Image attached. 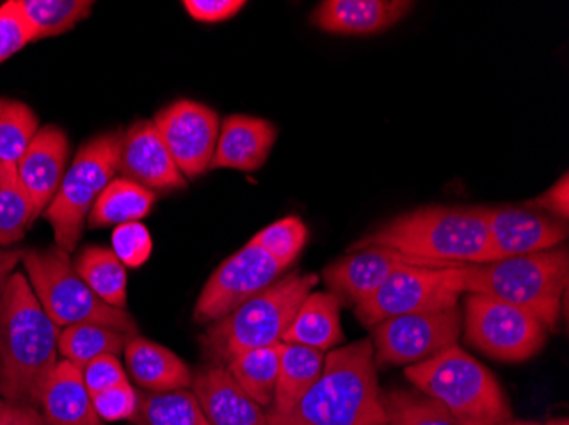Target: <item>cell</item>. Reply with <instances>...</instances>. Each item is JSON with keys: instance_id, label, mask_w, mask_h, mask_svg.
<instances>
[{"instance_id": "23", "label": "cell", "mask_w": 569, "mask_h": 425, "mask_svg": "<svg viewBox=\"0 0 569 425\" xmlns=\"http://www.w3.org/2000/svg\"><path fill=\"white\" fill-rule=\"evenodd\" d=\"M341 305V300L329 291H312L303 300L281 342L306 345L321 353L336 350L345 338L340 318Z\"/></svg>"}, {"instance_id": "44", "label": "cell", "mask_w": 569, "mask_h": 425, "mask_svg": "<svg viewBox=\"0 0 569 425\" xmlns=\"http://www.w3.org/2000/svg\"><path fill=\"white\" fill-rule=\"evenodd\" d=\"M542 425H569L568 417L552 418V421L546 422Z\"/></svg>"}, {"instance_id": "1", "label": "cell", "mask_w": 569, "mask_h": 425, "mask_svg": "<svg viewBox=\"0 0 569 425\" xmlns=\"http://www.w3.org/2000/svg\"><path fill=\"white\" fill-rule=\"evenodd\" d=\"M60 332L28 280L11 274L0 293V398L40 407L44 385L60 363Z\"/></svg>"}, {"instance_id": "16", "label": "cell", "mask_w": 569, "mask_h": 425, "mask_svg": "<svg viewBox=\"0 0 569 425\" xmlns=\"http://www.w3.org/2000/svg\"><path fill=\"white\" fill-rule=\"evenodd\" d=\"M118 172L150 191L184 190L188 182L166 149L152 121H137L123 131Z\"/></svg>"}, {"instance_id": "22", "label": "cell", "mask_w": 569, "mask_h": 425, "mask_svg": "<svg viewBox=\"0 0 569 425\" xmlns=\"http://www.w3.org/2000/svg\"><path fill=\"white\" fill-rule=\"evenodd\" d=\"M124 361L136 382L150 393L176 392L193 383V373L181 357L139 335L130 338L124 347Z\"/></svg>"}, {"instance_id": "21", "label": "cell", "mask_w": 569, "mask_h": 425, "mask_svg": "<svg viewBox=\"0 0 569 425\" xmlns=\"http://www.w3.org/2000/svg\"><path fill=\"white\" fill-rule=\"evenodd\" d=\"M38 408L48 425H104L92 405L82 371L66 360L51 373Z\"/></svg>"}, {"instance_id": "10", "label": "cell", "mask_w": 569, "mask_h": 425, "mask_svg": "<svg viewBox=\"0 0 569 425\" xmlns=\"http://www.w3.org/2000/svg\"><path fill=\"white\" fill-rule=\"evenodd\" d=\"M372 328L377 366H412L457 345L462 334V310L457 305L396 316Z\"/></svg>"}, {"instance_id": "33", "label": "cell", "mask_w": 569, "mask_h": 425, "mask_svg": "<svg viewBox=\"0 0 569 425\" xmlns=\"http://www.w3.org/2000/svg\"><path fill=\"white\" fill-rule=\"evenodd\" d=\"M4 168V179L0 182V245H11L21 241L38 216L14 165Z\"/></svg>"}, {"instance_id": "3", "label": "cell", "mask_w": 569, "mask_h": 425, "mask_svg": "<svg viewBox=\"0 0 569 425\" xmlns=\"http://www.w3.org/2000/svg\"><path fill=\"white\" fill-rule=\"evenodd\" d=\"M366 247L391 249L450 267L497 261L481 208H420L379 226L350 252Z\"/></svg>"}, {"instance_id": "9", "label": "cell", "mask_w": 569, "mask_h": 425, "mask_svg": "<svg viewBox=\"0 0 569 425\" xmlns=\"http://www.w3.org/2000/svg\"><path fill=\"white\" fill-rule=\"evenodd\" d=\"M463 337L475 350L501 363H523L545 350L549 331L527 310L493 296L468 295Z\"/></svg>"}, {"instance_id": "24", "label": "cell", "mask_w": 569, "mask_h": 425, "mask_svg": "<svg viewBox=\"0 0 569 425\" xmlns=\"http://www.w3.org/2000/svg\"><path fill=\"white\" fill-rule=\"evenodd\" d=\"M325 367V353L299 344L281 342L280 370L273 405L268 414L287 415L299 405Z\"/></svg>"}, {"instance_id": "19", "label": "cell", "mask_w": 569, "mask_h": 425, "mask_svg": "<svg viewBox=\"0 0 569 425\" xmlns=\"http://www.w3.org/2000/svg\"><path fill=\"white\" fill-rule=\"evenodd\" d=\"M415 6L408 0H325L312 12V24L341 37H370L398 24Z\"/></svg>"}, {"instance_id": "31", "label": "cell", "mask_w": 569, "mask_h": 425, "mask_svg": "<svg viewBox=\"0 0 569 425\" xmlns=\"http://www.w3.org/2000/svg\"><path fill=\"white\" fill-rule=\"evenodd\" d=\"M380 404L387 425H462L430 396L411 389L380 392Z\"/></svg>"}, {"instance_id": "45", "label": "cell", "mask_w": 569, "mask_h": 425, "mask_svg": "<svg viewBox=\"0 0 569 425\" xmlns=\"http://www.w3.org/2000/svg\"><path fill=\"white\" fill-rule=\"evenodd\" d=\"M4 171H6L4 165L0 164V182H2V179H4Z\"/></svg>"}, {"instance_id": "13", "label": "cell", "mask_w": 569, "mask_h": 425, "mask_svg": "<svg viewBox=\"0 0 569 425\" xmlns=\"http://www.w3.org/2000/svg\"><path fill=\"white\" fill-rule=\"evenodd\" d=\"M152 123L187 181L210 171L220 133L219 114L212 108L179 99L159 111Z\"/></svg>"}, {"instance_id": "39", "label": "cell", "mask_w": 569, "mask_h": 425, "mask_svg": "<svg viewBox=\"0 0 569 425\" xmlns=\"http://www.w3.org/2000/svg\"><path fill=\"white\" fill-rule=\"evenodd\" d=\"M188 14L200 22H222L234 18L242 8L244 0H184Z\"/></svg>"}, {"instance_id": "8", "label": "cell", "mask_w": 569, "mask_h": 425, "mask_svg": "<svg viewBox=\"0 0 569 425\" xmlns=\"http://www.w3.org/2000/svg\"><path fill=\"white\" fill-rule=\"evenodd\" d=\"M121 136L123 131H111L82 145L44 211L57 247L67 254L76 251L92 206L118 172Z\"/></svg>"}, {"instance_id": "37", "label": "cell", "mask_w": 569, "mask_h": 425, "mask_svg": "<svg viewBox=\"0 0 569 425\" xmlns=\"http://www.w3.org/2000/svg\"><path fill=\"white\" fill-rule=\"evenodd\" d=\"M91 401L101 421H123L132 418L136 412L137 392L130 383H123L91 396Z\"/></svg>"}, {"instance_id": "17", "label": "cell", "mask_w": 569, "mask_h": 425, "mask_svg": "<svg viewBox=\"0 0 569 425\" xmlns=\"http://www.w3.org/2000/svg\"><path fill=\"white\" fill-rule=\"evenodd\" d=\"M70 145L63 130L53 124L40 128L18 162V179L40 216L59 193L67 172Z\"/></svg>"}, {"instance_id": "27", "label": "cell", "mask_w": 569, "mask_h": 425, "mask_svg": "<svg viewBox=\"0 0 569 425\" xmlns=\"http://www.w3.org/2000/svg\"><path fill=\"white\" fill-rule=\"evenodd\" d=\"M281 342L261 350L248 351L227 364L232 378L261 407L273 405L280 370Z\"/></svg>"}, {"instance_id": "38", "label": "cell", "mask_w": 569, "mask_h": 425, "mask_svg": "<svg viewBox=\"0 0 569 425\" xmlns=\"http://www.w3.org/2000/svg\"><path fill=\"white\" fill-rule=\"evenodd\" d=\"M81 371L86 388H88L91 396L128 383L127 373H124L120 360H118V356H111V354L96 357L91 363L86 364Z\"/></svg>"}, {"instance_id": "35", "label": "cell", "mask_w": 569, "mask_h": 425, "mask_svg": "<svg viewBox=\"0 0 569 425\" xmlns=\"http://www.w3.org/2000/svg\"><path fill=\"white\" fill-rule=\"evenodd\" d=\"M33 41V30L30 22L26 21L18 0H9L0 6V63Z\"/></svg>"}, {"instance_id": "41", "label": "cell", "mask_w": 569, "mask_h": 425, "mask_svg": "<svg viewBox=\"0 0 569 425\" xmlns=\"http://www.w3.org/2000/svg\"><path fill=\"white\" fill-rule=\"evenodd\" d=\"M0 425H48L40 408L0 398Z\"/></svg>"}, {"instance_id": "40", "label": "cell", "mask_w": 569, "mask_h": 425, "mask_svg": "<svg viewBox=\"0 0 569 425\" xmlns=\"http://www.w3.org/2000/svg\"><path fill=\"white\" fill-rule=\"evenodd\" d=\"M527 208L540 211L546 215L555 216V219L566 222L569 216V178L568 174L562 175L552 188L546 193L537 196L536 200L529 201Z\"/></svg>"}, {"instance_id": "25", "label": "cell", "mask_w": 569, "mask_h": 425, "mask_svg": "<svg viewBox=\"0 0 569 425\" xmlns=\"http://www.w3.org/2000/svg\"><path fill=\"white\" fill-rule=\"evenodd\" d=\"M156 203V193L124 178L113 179L102 191L88 216L91 229L120 226L146 219Z\"/></svg>"}, {"instance_id": "20", "label": "cell", "mask_w": 569, "mask_h": 425, "mask_svg": "<svg viewBox=\"0 0 569 425\" xmlns=\"http://www.w3.org/2000/svg\"><path fill=\"white\" fill-rule=\"evenodd\" d=\"M278 130L263 118L232 114L220 124L216 155L210 169L260 171L277 142Z\"/></svg>"}, {"instance_id": "42", "label": "cell", "mask_w": 569, "mask_h": 425, "mask_svg": "<svg viewBox=\"0 0 569 425\" xmlns=\"http://www.w3.org/2000/svg\"><path fill=\"white\" fill-rule=\"evenodd\" d=\"M24 252L21 251H2L0 249V293L4 290L6 281L11 276L16 265L22 261Z\"/></svg>"}, {"instance_id": "18", "label": "cell", "mask_w": 569, "mask_h": 425, "mask_svg": "<svg viewBox=\"0 0 569 425\" xmlns=\"http://www.w3.org/2000/svg\"><path fill=\"white\" fill-rule=\"evenodd\" d=\"M191 388L210 425H270L267 412L236 383L226 366L201 367L193 375Z\"/></svg>"}, {"instance_id": "14", "label": "cell", "mask_w": 569, "mask_h": 425, "mask_svg": "<svg viewBox=\"0 0 569 425\" xmlns=\"http://www.w3.org/2000/svg\"><path fill=\"white\" fill-rule=\"evenodd\" d=\"M406 267L446 270L450 265L411 257L391 249L366 247L350 252L328 265L325 270V281L329 286V293L338 296L341 303H351L357 306L370 298L377 287L392 273Z\"/></svg>"}, {"instance_id": "2", "label": "cell", "mask_w": 569, "mask_h": 425, "mask_svg": "<svg viewBox=\"0 0 569 425\" xmlns=\"http://www.w3.org/2000/svg\"><path fill=\"white\" fill-rule=\"evenodd\" d=\"M447 281L460 295L493 296L527 310L551 334L558 331L568 296V247L558 245L536 254L449 267Z\"/></svg>"}, {"instance_id": "15", "label": "cell", "mask_w": 569, "mask_h": 425, "mask_svg": "<svg viewBox=\"0 0 569 425\" xmlns=\"http://www.w3.org/2000/svg\"><path fill=\"white\" fill-rule=\"evenodd\" d=\"M495 259L536 254L558 247L568 239L562 220L530 208H481Z\"/></svg>"}, {"instance_id": "12", "label": "cell", "mask_w": 569, "mask_h": 425, "mask_svg": "<svg viewBox=\"0 0 569 425\" xmlns=\"http://www.w3.org/2000/svg\"><path fill=\"white\" fill-rule=\"evenodd\" d=\"M446 270L406 267L387 277L376 293L355 306L358 321L367 328L412 313L437 312L459 305L460 293L449 286Z\"/></svg>"}, {"instance_id": "34", "label": "cell", "mask_w": 569, "mask_h": 425, "mask_svg": "<svg viewBox=\"0 0 569 425\" xmlns=\"http://www.w3.org/2000/svg\"><path fill=\"white\" fill-rule=\"evenodd\" d=\"M307 236L309 232L306 223L299 216H287L256 233L249 244L263 249L283 270H287L306 247Z\"/></svg>"}, {"instance_id": "32", "label": "cell", "mask_w": 569, "mask_h": 425, "mask_svg": "<svg viewBox=\"0 0 569 425\" xmlns=\"http://www.w3.org/2000/svg\"><path fill=\"white\" fill-rule=\"evenodd\" d=\"M40 130L30 105L16 99H0V164L14 165Z\"/></svg>"}, {"instance_id": "4", "label": "cell", "mask_w": 569, "mask_h": 425, "mask_svg": "<svg viewBox=\"0 0 569 425\" xmlns=\"http://www.w3.org/2000/svg\"><path fill=\"white\" fill-rule=\"evenodd\" d=\"M377 364L369 338L329 351L318 382L287 415L267 414L270 425H367L386 422Z\"/></svg>"}, {"instance_id": "6", "label": "cell", "mask_w": 569, "mask_h": 425, "mask_svg": "<svg viewBox=\"0 0 569 425\" xmlns=\"http://www.w3.org/2000/svg\"><path fill=\"white\" fill-rule=\"evenodd\" d=\"M405 373L418 392L442 404L462 425H500L513 418L507 393L493 373L459 345L406 366Z\"/></svg>"}, {"instance_id": "11", "label": "cell", "mask_w": 569, "mask_h": 425, "mask_svg": "<svg viewBox=\"0 0 569 425\" xmlns=\"http://www.w3.org/2000/svg\"><path fill=\"white\" fill-rule=\"evenodd\" d=\"M283 271L263 249L248 242L241 251L226 259L204 284L194 305V324L212 325L222 321L280 280Z\"/></svg>"}, {"instance_id": "43", "label": "cell", "mask_w": 569, "mask_h": 425, "mask_svg": "<svg viewBox=\"0 0 569 425\" xmlns=\"http://www.w3.org/2000/svg\"><path fill=\"white\" fill-rule=\"evenodd\" d=\"M500 425H540V424H537V422L513 421V418H510V421L503 422V424H500Z\"/></svg>"}, {"instance_id": "5", "label": "cell", "mask_w": 569, "mask_h": 425, "mask_svg": "<svg viewBox=\"0 0 569 425\" xmlns=\"http://www.w3.org/2000/svg\"><path fill=\"white\" fill-rule=\"evenodd\" d=\"M318 283L316 274L302 273L274 281L198 337L204 360L227 366L239 354L281 342L303 300Z\"/></svg>"}, {"instance_id": "46", "label": "cell", "mask_w": 569, "mask_h": 425, "mask_svg": "<svg viewBox=\"0 0 569 425\" xmlns=\"http://www.w3.org/2000/svg\"><path fill=\"white\" fill-rule=\"evenodd\" d=\"M367 425H387V422H376V424H367Z\"/></svg>"}, {"instance_id": "7", "label": "cell", "mask_w": 569, "mask_h": 425, "mask_svg": "<svg viewBox=\"0 0 569 425\" xmlns=\"http://www.w3.org/2000/svg\"><path fill=\"white\" fill-rule=\"evenodd\" d=\"M22 264L41 308L53 324L59 327L104 325L130 337L139 335V325L132 315L102 302L77 274L69 254L62 249L24 252Z\"/></svg>"}, {"instance_id": "26", "label": "cell", "mask_w": 569, "mask_h": 425, "mask_svg": "<svg viewBox=\"0 0 569 425\" xmlns=\"http://www.w3.org/2000/svg\"><path fill=\"white\" fill-rule=\"evenodd\" d=\"M73 267L102 302L124 310L128 302L127 270L113 249L89 245L77 255Z\"/></svg>"}, {"instance_id": "29", "label": "cell", "mask_w": 569, "mask_h": 425, "mask_svg": "<svg viewBox=\"0 0 569 425\" xmlns=\"http://www.w3.org/2000/svg\"><path fill=\"white\" fill-rule=\"evenodd\" d=\"M130 335L96 324L69 325L60 332L59 353L79 370L99 356H120L124 353Z\"/></svg>"}, {"instance_id": "36", "label": "cell", "mask_w": 569, "mask_h": 425, "mask_svg": "<svg viewBox=\"0 0 569 425\" xmlns=\"http://www.w3.org/2000/svg\"><path fill=\"white\" fill-rule=\"evenodd\" d=\"M113 251L124 267H140L152 254V239L142 223H124L113 232Z\"/></svg>"}, {"instance_id": "30", "label": "cell", "mask_w": 569, "mask_h": 425, "mask_svg": "<svg viewBox=\"0 0 569 425\" xmlns=\"http://www.w3.org/2000/svg\"><path fill=\"white\" fill-rule=\"evenodd\" d=\"M19 8L30 22L34 41L59 37L73 30L89 18L94 8L91 0H18Z\"/></svg>"}, {"instance_id": "28", "label": "cell", "mask_w": 569, "mask_h": 425, "mask_svg": "<svg viewBox=\"0 0 569 425\" xmlns=\"http://www.w3.org/2000/svg\"><path fill=\"white\" fill-rule=\"evenodd\" d=\"M137 425H210L193 392L137 393Z\"/></svg>"}]
</instances>
